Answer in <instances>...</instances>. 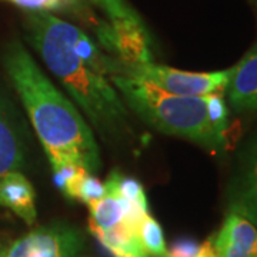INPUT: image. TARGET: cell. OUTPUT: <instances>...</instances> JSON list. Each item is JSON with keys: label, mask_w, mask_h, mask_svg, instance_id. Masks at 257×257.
I'll return each mask as SVG.
<instances>
[{"label": "cell", "mask_w": 257, "mask_h": 257, "mask_svg": "<svg viewBox=\"0 0 257 257\" xmlns=\"http://www.w3.org/2000/svg\"><path fill=\"white\" fill-rule=\"evenodd\" d=\"M8 246H9V241L6 239V236L0 233V257L3 256V253H5V250L8 248Z\"/></svg>", "instance_id": "21"}, {"label": "cell", "mask_w": 257, "mask_h": 257, "mask_svg": "<svg viewBox=\"0 0 257 257\" xmlns=\"http://www.w3.org/2000/svg\"><path fill=\"white\" fill-rule=\"evenodd\" d=\"M230 74H231V67L211 73H194V72H184L166 64H157L152 62V63L132 66V67L123 66L120 76L140 79L170 94L199 97V96H209L214 93L224 92Z\"/></svg>", "instance_id": "4"}, {"label": "cell", "mask_w": 257, "mask_h": 257, "mask_svg": "<svg viewBox=\"0 0 257 257\" xmlns=\"http://www.w3.org/2000/svg\"><path fill=\"white\" fill-rule=\"evenodd\" d=\"M3 66L23 103L50 166L74 163L90 173L99 172L101 157L94 132L80 110L39 67L15 39L3 50Z\"/></svg>", "instance_id": "1"}, {"label": "cell", "mask_w": 257, "mask_h": 257, "mask_svg": "<svg viewBox=\"0 0 257 257\" xmlns=\"http://www.w3.org/2000/svg\"><path fill=\"white\" fill-rule=\"evenodd\" d=\"M99 46L123 66H142L155 62L150 36L143 23L130 20H99L93 28Z\"/></svg>", "instance_id": "6"}, {"label": "cell", "mask_w": 257, "mask_h": 257, "mask_svg": "<svg viewBox=\"0 0 257 257\" xmlns=\"http://www.w3.org/2000/svg\"><path fill=\"white\" fill-rule=\"evenodd\" d=\"M138 237L149 257H169L163 229L150 214H147L138 226Z\"/></svg>", "instance_id": "15"}, {"label": "cell", "mask_w": 257, "mask_h": 257, "mask_svg": "<svg viewBox=\"0 0 257 257\" xmlns=\"http://www.w3.org/2000/svg\"><path fill=\"white\" fill-rule=\"evenodd\" d=\"M200 244L192 239H179L169 247V257H196Z\"/></svg>", "instance_id": "19"}, {"label": "cell", "mask_w": 257, "mask_h": 257, "mask_svg": "<svg viewBox=\"0 0 257 257\" xmlns=\"http://www.w3.org/2000/svg\"><path fill=\"white\" fill-rule=\"evenodd\" d=\"M123 220L124 200L116 193L107 190L103 199L89 206V227L92 233L113 229L121 224Z\"/></svg>", "instance_id": "13"}, {"label": "cell", "mask_w": 257, "mask_h": 257, "mask_svg": "<svg viewBox=\"0 0 257 257\" xmlns=\"http://www.w3.org/2000/svg\"><path fill=\"white\" fill-rule=\"evenodd\" d=\"M104 184H106V189L109 192L116 193L121 199H124L127 202L136 203L142 207L149 209L145 189H143L142 183L136 179L124 176L117 170H113V172H110V175L107 176Z\"/></svg>", "instance_id": "16"}, {"label": "cell", "mask_w": 257, "mask_h": 257, "mask_svg": "<svg viewBox=\"0 0 257 257\" xmlns=\"http://www.w3.org/2000/svg\"><path fill=\"white\" fill-rule=\"evenodd\" d=\"M117 257H126V256H117Z\"/></svg>", "instance_id": "22"}, {"label": "cell", "mask_w": 257, "mask_h": 257, "mask_svg": "<svg viewBox=\"0 0 257 257\" xmlns=\"http://www.w3.org/2000/svg\"><path fill=\"white\" fill-rule=\"evenodd\" d=\"M196 257H217L216 251H214V246H213V236L200 244Z\"/></svg>", "instance_id": "20"}, {"label": "cell", "mask_w": 257, "mask_h": 257, "mask_svg": "<svg viewBox=\"0 0 257 257\" xmlns=\"http://www.w3.org/2000/svg\"><path fill=\"white\" fill-rule=\"evenodd\" d=\"M226 94L237 111H257V45L231 67Z\"/></svg>", "instance_id": "8"}, {"label": "cell", "mask_w": 257, "mask_h": 257, "mask_svg": "<svg viewBox=\"0 0 257 257\" xmlns=\"http://www.w3.org/2000/svg\"><path fill=\"white\" fill-rule=\"evenodd\" d=\"M22 145L15 127L0 113V179L22 163Z\"/></svg>", "instance_id": "14"}, {"label": "cell", "mask_w": 257, "mask_h": 257, "mask_svg": "<svg viewBox=\"0 0 257 257\" xmlns=\"http://www.w3.org/2000/svg\"><path fill=\"white\" fill-rule=\"evenodd\" d=\"M0 206L13 211L29 226L35 224L36 192L26 176L13 170L0 179Z\"/></svg>", "instance_id": "10"}, {"label": "cell", "mask_w": 257, "mask_h": 257, "mask_svg": "<svg viewBox=\"0 0 257 257\" xmlns=\"http://www.w3.org/2000/svg\"><path fill=\"white\" fill-rule=\"evenodd\" d=\"M229 210L236 211L257 227V140L246 157L230 193Z\"/></svg>", "instance_id": "9"}, {"label": "cell", "mask_w": 257, "mask_h": 257, "mask_svg": "<svg viewBox=\"0 0 257 257\" xmlns=\"http://www.w3.org/2000/svg\"><path fill=\"white\" fill-rule=\"evenodd\" d=\"M23 22L30 46L72 96L90 127L109 142L130 138L126 103L107 77L96 73L74 53L59 29V18L47 12H26Z\"/></svg>", "instance_id": "2"}, {"label": "cell", "mask_w": 257, "mask_h": 257, "mask_svg": "<svg viewBox=\"0 0 257 257\" xmlns=\"http://www.w3.org/2000/svg\"><path fill=\"white\" fill-rule=\"evenodd\" d=\"M127 109L159 132L217 153L227 145L229 111L221 93L186 97L166 93L140 79L111 76Z\"/></svg>", "instance_id": "3"}, {"label": "cell", "mask_w": 257, "mask_h": 257, "mask_svg": "<svg viewBox=\"0 0 257 257\" xmlns=\"http://www.w3.org/2000/svg\"><path fill=\"white\" fill-rule=\"evenodd\" d=\"M9 2L26 12H47V13H63L73 16L82 23L94 28L100 19L96 18L92 9L84 0H2Z\"/></svg>", "instance_id": "11"}, {"label": "cell", "mask_w": 257, "mask_h": 257, "mask_svg": "<svg viewBox=\"0 0 257 257\" xmlns=\"http://www.w3.org/2000/svg\"><path fill=\"white\" fill-rule=\"evenodd\" d=\"M84 246L82 231L55 223L32 229L9 243L2 257H79Z\"/></svg>", "instance_id": "5"}, {"label": "cell", "mask_w": 257, "mask_h": 257, "mask_svg": "<svg viewBox=\"0 0 257 257\" xmlns=\"http://www.w3.org/2000/svg\"><path fill=\"white\" fill-rule=\"evenodd\" d=\"M217 257H257V227L236 211H227L220 230L213 236Z\"/></svg>", "instance_id": "7"}, {"label": "cell", "mask_w": 257, "mask_h": 257, "mask_svg": "<svg viewBox=\"0 0 257 257\" xmlns=\"http://www.w3.org/2000/svg\"><path fill=\"white\" fill-rule=\"evenodd\" d=\"M93 234L109 251L114 253L116 257H149L145 248L142 247V243L138 237V230L128 227L124 223L110 230L94 231Z\"/></svg>", "instance_id": "12"}, {"label": "cell", "mask_w": 257, "mask_h": 257, "mask_svg": "<svg viewBox=\"0 0 257 257\" xmlns=\"http://www.w3.org/2000/svg\"><path fill=\"white\" fill-rule=\"evenodd\" d=\"M97 8H100L109 20H130L143 23L136 10L128 5L126 0H90Z\"/></svg>", "instance_id": "18"}, {"label": "cell", "mask_w": 257, "mask_h": 257, "mask_svg": "<svg viewBox=\"0 0 257 257\" xmlns=\"http://www.w3.org/2000/svg\"><path fill=\"white\" fill-rule=\"evenodd\" d=\"M106 192L107 190H106L104 182H101L100 179H97L90 172H86L77 180V183L74 184L69 199L82 202L87 206H92L96 202H99L100 199H103L106 196Z\"/></svg>", "instance_id": "17"}]
</instances>
